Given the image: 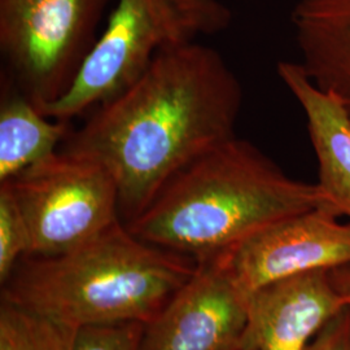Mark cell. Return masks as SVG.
I'll return each mask as SVG.
<instances>
[{
	"instance_id": "6da1fadb",
	"label": "cell",
	"mask_w": 350,
	"mask_h": 350,
	"mask_svg": "<svg viewBox=\"0 0 350 350\" xmlns=\"http://www.w3.org/2000/svg\"><path fill=\"white\" fill-rule=\"evenodd\" d=\"M241 103L238 77L219 52L198 42L176 46L92 109L63 150L112 174L129 224L183 167L237 137Z\"/></svg>"
},
{
	"instance_id": "7a4b0ae2",
	"label": "cell",
	"mask_w": 350,
	"mask_h": 350,
	"mask_svg": "<svg viewBox=\"0 0 350 350\" xmlns=\"http://www.w3.org/2000/svg\"><path fill=\"white\" fill-rule=\"evenodd\" d=\"M321 206L331 205L317 183L288 176L234 137L183 167L125 225L146 243L201 262L265 226Z\"/></svg>"
},
{
	"instance_id": "3957f363",
	"label": "cell",
	"mask_w": 350,
	"mask_h": 350,
	"mask_svg": "<svg viewBox=\"0 0 350 350\" xmlns=\"http://www.w3.org/2000/svg\"><path fill=\"white\" fill-rule=\"evenodd\" d=\"M198 261L137 238L121 221L75 250L26 256L3 284V302L75 332L150 321L195 274Z\"/></svg>"
},
{
	"instance_id": "277c9868",
	"label": "cell",
	"mask_w": 350,
	"mask_h": 350,
	"mask_svg": "<svg viewBox=\"0 0 350 350\" xmlns=\"http://www.w3.org/2000/svg\"><path fill=\"white\" fill-rule=\"evenodd\" d=\"M231 20L221 0H116L73 86L42 112L72 122L130 86L161 51L221 33Z\"/></svg>"
},
{
	"instance_id": "5b68a950",
	"label": "cell",
	"mask_w": 350,
	"mask_h": 350,
	"mask_svg": "<svg viewBox=\"0 0 350 350\" xmlns=\"http://www.w3.org/2000/svg\"><path fill=\"white\" fill-rule=\"evenodd\" d=\"M112 0H0L7 79L40 111L70 90Z\"/></svg>"
},
{
	"instance_id": "8992f818",
	"label": "cell",
	"mask_w": 350,
	"mask_h": 350,
	"mask_svg": "<svg viewBox=\"0 0 350 350\" xmlns=\"http://www.w3.org/2000/svg\"><path fill=\"white\" fill-rule=\"evenodd\" d=\"M7 183L31 237L30 256L75 250L120 221L118 188L100 163L59 150Z\"/></svg>"
},
{
	"instance_id": "52a82bcc",
	"label": "cell",
	"mask_w": 350,
	"mask_h": 350,
	"mask_svg": "<svg viewBox=\"0 0 350 350\" xmlns=\"http://www.w3.org/2000/svg\"><path fill=\"white\" fill-rule=\"evenodd\" d=\"M331 206L265 226L209 260L245 295L292 276L350 266V222Z\"/></svg>"
},
{
	"instance_id": "ba28073f",
	"label": "cell",
	"mask_w": 350,
	"mask_h": 350,
	"mask_svg": "<svg viewBox=\"0 0 350 350\" xmlns=\"http://www.w3.org/2000/svg\"><path fill=\"white\" fill-rule=\"evenodd\" d=\"M248 325V296L214 260L146 325L140 350H239Z\"/></svg>"
},
{
	"instance_id": "9c48e42d",
	"label": "cell",
	"mask_w": 350,
	"mask_h": 350,
	"mask_svg": "<svg viewBox=\"0 0 350 350\" xmlns=\"http://www.w3.org/2000/svg\"><path fill=\"white\" fill-rule=\"evenodd\" d=\"M345 306L347 297L334 270H317L269 284L248 296L241 349L304 350Z\"/></svg>"
},
{
	"instance_id": "30bf717a",
	"label": "cell",
	"mask_w": 350,
	"mask_h": 350,
	"mask_svg": "<svg viewBox=\"0 0 350 350\" xmlns=\"http://www.w3.org/2000/svg\"><path fill=\"white\" fill-rule=\"evenodd\" d=\"M276 72L305 114L318 161L317 185L329 205L350 219V112L334 94L318 88L300 63L280 62Z\"/></svg>"
},
{
	"instance_id": "8fae6325",
	"label": "cell",
	"mask_w": 350,
	"mask_h": 350,
	"mask_svg": "<svg viewBox=\"0 0 350 350\" xmlns=\"http://www.w3.org/2000/svg\"><path fill=\"white\" fill-rule=\"evenodd\" d=\"M291 18L302 68L350 112V0H299Z\"/></svg>"
},
{
	"instance_id": "7c38bea8",
	"label": "cell",
	"mask_w": 350,
	"mask_h": 350,
	"mask_svg": "<svg viewBox=\"0 0 350 350\" xmlns=\"http://www.w3.org/2000/svg\"><path fill=\"white\" fill-rule=\"evenodd\" d=\"M70 122L52 118L5 79L0 100V183L59 152Z\"/></svg>"
},
{
	"instance_id": "4fadbf2b",
	"label": "cell",
	"mask_w": 350,
	"mask_h": 350,
	"mask_svg": "<svg viewBox=\"0 0 350 350\" xmlns=\"http://www.w3.org/2000/svg\"><path fill=\"white\" fill-rule=\"evenodd\" d=\"M75 332L1 301L0 350H70Z\"/></svg>"
},
{
	"instance_id": "5bb4252c",
	"label": "cell",
	"mask_w": 350,
	"mask_h": 350,
	"mask_svg": "<svg viewBox=\"0 0 350 350\" xmlns=\"http://www.w3.org/2000/svg\"><path fill=\"white\" fill-rule=\"evenodd\" d=\"M31 237L25 217L7 183H0V282L4 284L20 261L30 256Z\"/></svg>"
},
{
	"instance_id": "9a60e30c",
	"label": "cell",
	"mask_w": 350,
	"mask_h": 350,
	"mask_svg": "<svg viewBox=\"0 0 350 350\" xmlns=\"http://www.w3.org/2000/svg\"><path fill=\"white\" fill-rule=\"evenodd\" d=\"M146 323L121 322L77 329L70 350H140Z\"/></svg>"
},
{
	"instance_id": "2e32d148",
	"label": "cell",
	"mask_w": 350,
	"mask_h": 350,
	"mask_svg": "<svg viewBox=\"0 0 350 350\" xmlns=\"http://www.w3.org/2000/svg\"><path fill=\"white\" fill-rule=\"evenodd\" d=\"M304 350H350V306L328 319Z\"/></svg>"
},
{
	"instance_id": "e0dca14e",
	"label": "cell",
	"mask_w": 350,
	"mask_h": 350,
	"mask_svg": "<svg viewBox=\"0 0 350 350\" xmlns=\"http://www.w3.org/2000/svg\"><path fill=\"white\" fill-rule=\"evenodd\" d=\"M334 274H335V278H336L338 287H340V289L342 291V293L347 297L348 306H350V266L334 269Z\"/></svg>"
},
{
	"instance_id": "ac0fdd59",
	"label": "cell",
	"mask_w": 350,
	"mask_h": 350,
	"mask_svg": "<svg viewBox=\"0 0 350 350\" xmlns=\"http://www.w3.org/2000/svg\"><path fill=\"white\" fill-rule=\"evenodd\" d=\"M239 350H244V349H239Z\"/></svg>"
}]
</instances>
